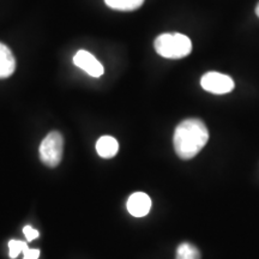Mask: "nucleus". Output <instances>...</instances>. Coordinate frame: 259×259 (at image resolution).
<instances>
[{
  "label": "nucleus",
  "instance_id": "nucleus-2",
  "mask_svg": "<svg viewBox=\"0 0 259 259\" xmlns=\"http://www.w3.org/2000/svg\"><path fill=\"white\" fill-rule=\"evenodd\" d=\"M154 47L158 56L166 59H183L192 52V42L184 34L166 32L156 37Z\"/></svg>",
  "mask_w": 259,
  "mask_h": 259
},
{
  "label": "nucleus",
  "instance_id": "nucleus-6",
  "mask_svg": "<svg viewBox=\"0 0 259 259\" xmlns=\"http://www.w3.org/2000/svg\"><path fill=\"white\" fill-rule=\"evenodd\" d=\"M127 210L135 218H143L147 216L151 209V199L147 193L136 192L128 197Z\"/></svg>",
  "mask_w": 259,
  "mask_h": 259
},
{
  "label": "nucleus",
  "instance_id": "nucleus-1",
  "mask_svg": "<svg viewBox=\"0 0 259 259\" xmlns=\"http://www.w3.org/2000/svg\"><path fill=\"white\" fill-rule=\"evenodd\" d=\"M209 141V131L202 120L190 118L181 121L174 131V150L181 160H191Z\"/></svg>",
  "mask_w": 259,
  "mask_h": 259
},
{
  "label": "nucleus",
  "instance_id": "nucleus-12",
  "mask_svg": "<svg viewBox=\"0 0 259 259\" xmlns=\"http://www.w3.org/2000/svg\"><path fill=\"white\" fill-rule=\"evenodd\" d=\"M23 233H24L25 238H27L28 241H32V240H35V239L38 238V232L30 226H25L23 228Z\"/></svg>",
  "mask_w": 259,
  "mask_h": 259
},
{
  "label": "nucleus",
  "instance_id": "nucleus-4",
  "mask_svg": "<svg viewBox=\"0 0 259 259\" xmlns=\"http://www.w3.org/2000/svg\"><path fill=\"white\" fill-rule=\"evenodd\" d=\"M200 85L205 92L215 95H223L233 92L235 84L232 77L220 72H208L200 79Z\"/></svg>",
  "mask_w": 259,
  "mask_h": 259
},
{
  "label": "nucleus",
  "instance_id": "nucleus-11",
  "mask_svg": "<svg viewBox=\"0 0 259 259\" xmlns=\"http://www.w3.org/2000/svg\"><path fill=\"white\" fill-rule=\"evenodd\" d=\"M25 248H28V245L25 244L23 241H19V240H10L9 242V254L10 258L15 259L18 257V254L21 252H24Z\"/></svg>",
  "mask_w": 259,
  "mask_h": 259
},
{
  "label": "nucleus",
  "instance_id": "nucleus-8",
  "mask_svg": "<svg viewBox=\"0 0 259 259\" xmlns=\"http://www.w3.org/2000/svg\"><path fill=\"white\" fill-rule=\"evenodd\" d=\"M119 150L118 141L112 136H102L96 143V151L103 158L114 157Z\"/></svg>",
  "mask_w": 259,
  "mask_h": 259
},
{
  "label": "nucleus",
  "instance_id": "nucleus-10",
  "mask_svg": "<svg viewBox=\"0 0 259 259\" xmlns=\"http://www.w3.org/2000/svg\"><path fill=\"white\" fill-rule=\"evenodd\" d=\"M176 259H200V252L190 242H183L178 246Z\"/></svg>",
  "mask_w": 259,
  "mask_h": 259
},
{
  "label": "nucleus",
  "instance_id": "nucleus-14",
  "mask_svg": "<svg viewBox=\"0 0 259 259\" xmlns=\"http://www.w3.org/2000/svg\"><path fill=\"white\" fill-rule=\"evenodd\" d=\"M255 15H257L259 17V3H258V5L255 6Z\"/></svg>",
  "mask_w": 259,
  "mask_h": 259
},
{
  "label": "nucleus",
  "instance_id": "nucleus-5",
  "mask_svg": "<svg viewBox=\"0 0 259 259\" xmlns=\"http://www.w3.org/2000/svg\"><path fill=\"white\" fill-rule=\"evenodd\" d=\"M73 64L94 78H99L105 72L102 64L88 51L80 50L77 52L73 57Z\"/></svg>",
  "mask_w": 259,
  "mask_h": 259
},
{
  "label": "nucleus",
  "instance_id": "nucleus-13",
  "mask_svg": "<svg viewBox=\"0 0 259 259\" xmlns=\"http://www.w3.org/2000/svg\"><path fill=\"white\" fill-rule=\"evenodd\" d=\"M24 259H37L40 257V251L38 250H31V248H25L24 250Z\"/></svg>",
  "mask_w": 259,
  "mask_h": 259
},
{
  "label": "nucleus",
  "instance_id": "nucleus-7",
  "mask_svg": "<svg viewBox=\"0 0 259 259\" xmlns=\"http://www.w3.org/2000/svg\"><path fill=\"white\" fill-rule=\"evenodd\" d=\"M16 59L11 50L0 42V79L8 78L15 72Z\"/></svg>",
  "mask_w": 259,
  "mask_h": 259
},
{
  "label": "nucleus",
  "instance_id": "nucleus-3",
  "mask_svg": "<svg viewBox=\"0 0 259 259\" xmlns=\"http://www.w3.org/2000/svg\"><path fill=\"white\" fill-rule=\"evenodd\" d=\"M64 139L59 132L48 134L40 145V158L48 167H57L63 158Z\"/></svg>",
  "mask_w": 259,
  "mask_h": 259
},
{
  "label": "nucleus",
  "instance_id": "nucleus-9",
  "mask_svg": "<svg viewBox=\"0 0 259 259\" xmlns=\"http://www.w3.org/2000/svg\"><path fill=\"white\" fill-rule=\"evenodd\" d=\"M106 5L118 11H135L143 5L144 0H105Z\"/></svg>",
  "mask_w": 259,
  "mask_h": 259
}]
</instances>
